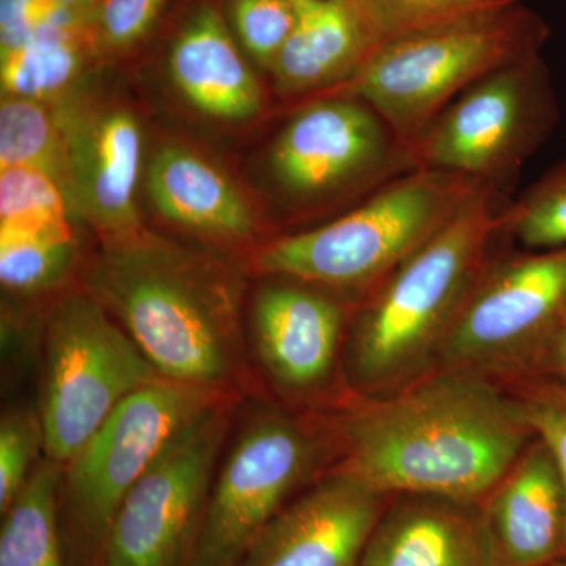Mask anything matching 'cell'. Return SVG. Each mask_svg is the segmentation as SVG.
<instances>
[{"instance_id":"obj_1","label":"cell","mask_w":566,"mask_h":566,"mask_svg":"<svg viewBox=\"0 0 566 566\" xmlns=\"http://www.w3.org/2000/svg\"><path fill=\"white\" fill-rule=\"evenodd\" d=\"M342 469L379 493L483 502L534 439L515 394L497 379L436 368L378 398L327 411Z\"/></svg>"},{"instance_id":"obj_2","label":"cell","mask_w":566,"mask_h":566,"mask_svg":"<svg viewBox=\"0 0 566 566\" xmlns=\"http://www.w3.org/2000/svg\"><path fill=\"white\" fill-rule=\"evenodd\" d=\"M82 289L164 379L234 397H268L249 352L244 274L229 260L142 229L103 241L82 266Z\"/></svg>"},{"instance_id":"obj_3","label":"cell","mask_w":566,"mask_h":566,"mask_svg":"<svg viewBox=\"0 0 566 566\" xmlns=\"http://www.w3.org/2000/svg\"><path fill=\"white\" fill-rule=\"evenodd\" d=\"M510 207L501 189H480L441 232L357 304L344 354L349 397H385L438 368L469 296L512 238Z\"/></svg>"},{"instance_id":"obj_4","label":"cell","mask_w":566,"mask_h":566,"mask_svg":"<svg viewBox=\"0 0 566 566\" xmlns=\"http://www.w3.org/2000/svg\"><path fill=\"white\" fill-rule=\"evenodd\" d=\"M549 28L520 0H497L382 41L352 81L331 93L370 104L409 151L475 82L542 54Z\"/></svg>"},{"instance_id":"obj_5","label":"cell","mask_w":566,"mask_h":566,"mask_svg":"<svg viewBox=\"0 0 566 566\" xmlns=\"http://www.w3.org/2000/svg\"><path fill=\"white\" fill-rule=\"evenodd\" d=\"M485 186L463 175L409 170L340 218L260 245L249 266L359 304Z\"/></svg>"},{"instance_id":"obj_6","label":"cell","mask_w":566,"mask_h":566,"mask_svg":"<svg viewBox=\"0 0 566 566\" xmlns=\"http://www.w3.org/2000/svg\"><path fill=\"white\" fill-rule=\"evenodd\" d=\"M335 461L329 412L290 408L270 397L245 398L185 566H240L268 524Z\"/></svg>"},{"instance_id":"obj_7","label":"cell","mask_w":566,"mask_h":566,"mask_svg":"<svg viewBox=\"0 0 566 566\" xmlns=\"http://www.w3.org/2000/svg\"><path fill=\"white\" fill-rule=\"evenodd\" d=\"M39 353L44 452L61 465L87 444L126 398L164 379L82 286L59 294L48 308Z\"/></svg>"},{"instance_id":"obj_8","label":"cell","mask_w":566,"mask_h":566,"mask_svg":"<svg viewBox=\"0 0 566 566\" xmlns=\"http://www.w3.org/2000/svg\"><path fill=\"white\" fill-rule=\"evenodd\" d=\"M229 397L158 379L112 412L63 465L59 524L66 566L98 565L115 515L155 458L193 417Z\"/></svg>"},{"instance_id":"obj_9","label":"cell","mask_w":566,"mask_h":566,"mask_svg":"<svg viewBox=\"0 0 566 566\" xmlns=\"http://www.w3.org/2000/svg\"><path fill=\"white\" fill-rule=\"evenodd\" d=\"M565 333L566 245L499 252L450 331L438 368L517 381Z\"/></svg>"},{"instance_id":"obj_10","label":"cell","mask_w":566,"mask_h":566,"mask_svg":"<svg viewBox=\"0 0 566 566\" xmlns=\"http://www.w3.org/2000/svg\"><path fill=\"white\" fill-rule=\"evenodd\" d=\"M557 120L549 69L534 55L461 93L417 140L412 164L501 189L549 139Z\"/></svg>"},{"instance_id":"obj_11","label":"cell","mask_w":566,"mask_h":566,"mask_svg":"<svg viewBox=\"0 0 566 566\" xmlns=\"http://www.w3.org/2000/svg\"><path fill=\"white\" fill-rule=\"evenodd\" d=\"M244 400L216 401L167 442L115 515L96 566H185Z\"/></svg>"},{"instance_id":"obj_12","label":"cell","mask_w":566,"mask_h":566,"mask_svg":"<svg viewBox=\"0 0 566 566\" xmlns=\"http://www.w3.org/2000/svg\"><path fill=\"white\" fill-rule=\"evenodd\" d=\"M249 318V352L260 382L285 406L327 412L348 400L344 354L357 304L289 277L263 275Z\"/></svg>"},{"instance_id":"obj_13","label":"cell","mask_w":566,"mask_h":566,"mask_svg":"<svg viewBox=\"0 0 566 566\" xmlns=\"http://www.w3.org/2000/svg\"><path fill=\"white\" fill-rule=\"evenodd\" d=\"M271 177L296 205L375 192L416 169L411 151L364 99L326 93L304 106L270 151Z\"/></svg>"},{"instance_id":"obj_14","label":"cell","mask_w":566,"mask_h":566,"mask_svg":"<svg viewBox=\"0 0 566 566\" xmlns=\"http://www.w3.org/2000/svg\"><path fill=\"white\" fill-rule=\"evenodd\" d=\"M65 153L71 210L103 241L140 232L137 186L144 163L139 118L123 104H65L54 112Z\"/></svg>"},{"instance_id":"obj_15","label":"cell","mask_w":566,"mask_h":566,"mask_svg":"<svg viewBox=\"0 0 566 566\" xmlns=\"http://www.w3.org/2000/svg\"><path fill=\"white\" fill-rule=\"evenodd\" d=\"M390 497L331 468L268 524L240 566H360Z\"/></svg>"},{"instance_id":"obj_16","label":"cell","mask_w":566,"mask_h":566,"mask_svg":"<svg viewBox=\"0 0 566 566\" xmlns=\"http://www.w3.org/2000/svg\"><path fill=\"white\" fill-rule=\"evenodd\" d=\"M360 566H499L483 502L392 495Z\"/></svg>"},{"instance_id":"obj_17","label":"cell","mask_w":566,"mask_h":566,"mask_svg":"<svg viewBox=\"0 0 566 566\" xmlns=\"http://www.w3.org/2000/svg\"><path fill=\"white\" fill-rule=\"evenodd\" d=\"M483 509L499 566H547L565 556L564 479L538 436L488 494Z\"/></svg>"},{"instance_id":"obj_18","label":"cell","mask_w":566,"mask_h":566,"mask_svg":"<svg viewBox=\"0 0 566 566\" xmlns=\"http://www.w3.org/2000/svg\"><path fill=\"white\" fill-rule=\"evenodd\" d=\"M150 202L163 219L221 249L244 248L259 237V218L237 185L210 159L167 145L147 169Z\"/></svg>"},{"instance_id":"obj_19","label":"cell","mask_w":566,"mask_h":566,"mask_svg":"<svg viewBox=\"0 0 566 566\" xmlns=\"http://www.w3.org/2000/svg\"><path fill=\"white\" fill-rule=\"evenodd\" d=\"M169 74L185 102L205 117L245 122L262 114V87L211 6L197 7L175 36Z\"/></svg>"},{"instance_id":"obj_20","label":"cell","mask_w":566,"mask_h":566,"mask_svg":"<svg viewBox=\"0 0 566 566\" xmlns=\"http://www.w3.org/2000/svg\"><path fill=\"white\" fill-rule=\"evenodd\" d=\"M296 22L271 66L286 95L334 91L379 46L349 0H293Z\"/></svg>"},{"instance_id":"obj_21","label":"cell","mask_w":566,"mask_h":566,"mask_svg":"<svg viewBox=\"0 0 566 566\" xmlns=\"http://www.w3.org/2000/svg\"><path fill=\"white\" fill-rule=\"evenodd\" d=\"M93 46L92 25H82L46 29L20 46L0 51L2 96L57 99L81 76Z\"/></svg>"},{"instance_id":"obj_22","label":"cell","mask_w":566,"mask_h":566,"mask_svg":"<svg viewBox=\"0 0 566 566\" xmlns=\"http://www.w3.org/2000/svg\"><path fill=\"white\" fill-rule=\"evenodd\" d=\"M63 465L44 457L3 513L0 566H66L59 524Z\"/></svg>"},{"instance_id":"obj_23","label":"cell","mask_w":566,"mask_h":566,"mask_svg":"<svg viewBox=\"0 0 566 566\" xmlns=\"http://www.w3.org/2000/svg\"><path fill=\"white\" fill-rule=\"evenodd\" d=\"M77 262L80 244L73 226L40 232L0 229L3 292L33 297L61 289Z\"/></svg>"},{"instance_id":"obj_24","label":"cell","mask_w":566,"mask_h":566,"mask_svg":"<svg viewBox=\"0 0 566 566\" xmlns=\"http://www.w3.org/2000/svg\"><path fill=\"white\" fill-rule=\"evenodd\" d=\"M31 167L57 178L65 189V153L61 128L44 103L2 96L0 169Z\"/></svg>"},{"instance_id":"obj_25","label":"cell","mask_w":566,"mask_h":566,"mask_svg":"<svg viewBox=\"0 0 566 566\" xmlns=\"http://www.w3.org/2000/svg\"><path fill=\"white\" fill-rule=\"evenodd\" d=\"M71 205L57 178L31 169H0V229L40 232L71 227Z\"/></svg>"},{"instance_id":"obj_26","label":"cell","mask_w":566,"mask_h":566,"mask_svg":"<svg viewBox=\"0 0 566 566\" xmlns=\"http://www.w3.org/2000/svg\"><path fill=\"white\" fill-rule=\"evenodd\" d=\"M510 234L527 251L566 245V159L510 207Z\"/></svg>"},{"instance_id":"obj_27","label":"cell","mask_w":566,"mask_h":566,"mask_svg":"<svg viewBox=\"0 0 566 566\" xmlns=\"http://www.w3.org/2000/svg\"><path fill=\"white\" fill-rule=\"evenodd\" d=\"M44 452L39 409L10 408L0 420V513L13 505Z\"/></svg>"},{"instance_id":"obj_28","label":"cell","mask_w":566,"mask_h":566,"mask_svg":"<svg viewBox=\"0 0 566 566\" xmlns=\"http://www.w3.org/2000/svg\"><path fill=\"white\" fill-rule=\"evenodd\" d=\"M230 14L244 50L271 69L296 22L293 0H230Z\"/></svg>"},{"instance_id":"obj_29","label":"cell","mask_w":566,"mask_h":566,"mask_svg":"<svg viewBox=\"0 0 566 566\" xmlns=\"http://www.w3.org/2000/svg\"><path fill=\"white\" fill-rule=\"evenodd\" d=\"M375 39H394L497 0H349Z\"/></svg>"},{"instance_id":"obj_30","label":"cell","mask_w":566,"mask_h":566,"mask_svg":"<svg viewBox=\"0 0 566 566\" xmlns=\"http://www.w3.org/2000/svg\"><path fill=\"white\" fill-rule=\"evenodd\" d=\"M505 386L520 400L535 436L549 447L556 458L566 491V385L531 376L505 382Z\"/></svg>"},{"instance_id":"obj_31","label":"cell","mask_w":566,"mask_h":566,"mask_svg":"<svg viewBox=\"0 0 566 566\" xmlns=\"http://www.w3.org/2000/svg\"><path fill=\"white\" fill-rule=\"evenodd\" d=\"M91 18L80 0H0V51L46 29L92 25Z\"/></svg>"},{"instance_id":"obj_32","label":"cell","mask_w":566,"mask_h":566,"mask_svg":"<svg viewBox=\"0 0 566 566\" xmlns=\"http://www.w3.org/2000/svg\"><path fill=\"white\" fill-rule=\"evenodd\" d=\"M167 0H102L92 10L93 39L109 51H125L151 31Z\"/></svg>"},{"instance_id":"obj_33","label":"cell","mask_w":566,"mask_h":566,"mask_svg":"<svg viewBox=\"0 0 566 566\" xmlns=\"http://www.w3.org/2000/svg\"><path fill=\"white\" fill-rule=\"evenodd\" d=\"M531 376L554 379L566 385V333L539 357L534 370L526 378Z\"/></svg>"},{"instance_id":"obj_34","label":"cell","mask_w":566,"mask_h":566,"mask_svg":"<svg viewBox=\"0 0 566 566\" xmlns=\"http://www.w3.org/2000/svg\"><path fill=\"white\" fill-rule=\"evenodd\" d=\"M80 2L92 13V10L95 9L102 0H80Z\"/></svg>"},{"instance_id":"obj_35","label":"cell","mask_w":566,"mask_h":566,"mask_svg":"<svg viewBox=\"0 0 566 566\" xmlns=\"http://www.w3.org/2000/svg\"><path fill=\"white\" fill-rule=\"evenodd\" d=\"M547 566H566V556L558 558V560L553 562V564Z\"/></svg>"}]
</instances>
